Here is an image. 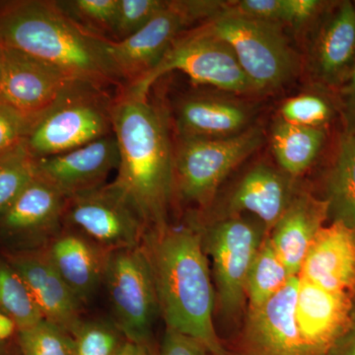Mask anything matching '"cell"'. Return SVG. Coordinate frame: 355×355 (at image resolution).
I'll return each mask as SVG.
<instances>
[{"label":"cell","instance_id":"6da1fadb","mask_svg":"<svg viewBox=\"0 0 355 355\" xmlns=\"http://www.w3.org/2000/svg\"><path fill=\"white\" fill-rule=\"evenodd\" d=\"M120 161L112 183L139 212L147 231L167 226L173 198L174 146L162 112L132 86L118 90L112 107Z\"/></svg>","mask_w":355,"mask_h":355},{"label":"cell","instance_id":"7a4b0ae2","mask_svg":"<svg viewBox=\"0 0 355 355\" xmlns=\"http://www.w3.org/2000/svg\"><path fill=\"white\" fill-rule=\"evenodd\" d=\"M141 247L153 270L166 329L198 340L210 355H227L214 327L216 292L202 233L167 225L147 231Z\"/></svg>","mask_w":355,"mask_h":355},{"label":"cell","instance_id":"3957f363","mask_svg":"<svg viewBox=\"0 0 355 355\" xmlns=\"http://www.w3.org/2000/svg\"><path fill=\"white\" fill-rule=\"evenodd\" d=\"M111 40L83 29L53 0H0V46L55 65L72 78L125 87L109 53Z\"/></svg>","mask_w":355,"mask_h":355},{"label":"cell","instance_id":"277c9868","mask_svg":"<svg viewBox=\"0 0 355 355\" xmlns=\"http://www.w3.org/2000/svg\"><path fill=\"white\" fill-rule=\"evenodd\" d=\"M108 89L74 81L32 128L26 147L35 159L67 153L113 133Z\"/></svg>","mask_w":355,"mask_h":355},{"label":"cell","instance_id":"5b68a950","mask_svg":"<svg viewBox=\"0 0 355 355\" xmlns=\"http://www.w3.org/2000/svg\"><path fill=\"white\" fill-rule=\"evenodd\" d=\"M263 142L259 128L227 137L178 135L173 161V195L188 203L203 205L211 200L219 184Z\"/></svg>","mask_w":355,"mask_h":355},{"label":"cell","instance_id":"8992f818","mask_svg":"<svg viewBox=\"0 0 355 355\" xmlns=\"http://www.w3.org/2000/svg\"><path fill=\"white\" fill-rule=\"evenodd\" d=\"M202 27L231 46L254 91L279 87L295 72L296 60L280 25L227 7Z\"/></svg>","mask_w":355,"mask_h":355},{"label":"cell","instance_id":"52a82bcc","mask_svg":"<svg viewBox=\"0 0 355 355\" xmlns=\"http://www.w3.org/2000/svg\"><path fill=\"white\" fill-rule=\"evenodd\" d=\"M220 1H167L164 8L141 30L123 41H110L109 53L123 85L148 76L189 25L209 21L225 10Z\"/></svg>","mask_w":355,"mask_h":355},{"label":"cell","instance_id":"ba28073f","mask_svg":"<svg viewBox=\"0 0 355 355\" xmlns=\"http://www.w3.org/2000/svg\"><path fill=\"white\" fill-rule=\"evenodd\" d=\"M103 284L111 303L113 322L127 340L150 343L160 309L153 270L142 247L111 252Z\"/></svg>","mask_w":355,"mask_h":355},{"label":"cell","instance_id":"9c48e42d","mask_svg":"<svg viewBox=\"0 0 355 355\" xmlns=\"http://www.w3.org/2000/svg\"><path fill=\"white\" fill-rule=\"evenodd\" d=\"M173 70L183 72L193 83L229 92L254 91L231 46L202 26L184 31L172 44L157 67L139 83L130 86L148 94L154 83Z\"/></svg>","mask_w":355,"mask_h":355},{"label":"cell","instance_id":"30bf717a","mask_svg":"<svg viewBox=\"0 0 355 355\" xmlns=\"http://www.w3.org/2000/svg\"><path fill=\"white\" fill-rule=\"evenodd\" d=\"M64 227L108 252L141 246L146 223L113 183L65 198Z\"/></svg>","mask_w":355,"mask_h":355},{"label":"cell","instance_id":"8fae6325","mask_svg":"<svg viewBox=\"0 0 355 355\" xmlns=\"http://www.w3.org/2000/svg\"><path fill=\"white\" fill-rule=\"evenodd\" d=\"M263 240V228L239 217L216 222L207 230L205 241L214 265L217 295L227 316L242 309L248 273Z\"/></svg>","mask_w":355,"mask_h":355},{"label":"cell","instance_id":"7c38bea8","mask_svg":"<svg viewBox=\"0 0 355 355\" xmlns=\"http://www.w3.org/2000/svg\"><path fill=\"white\" fill-rule=\"evenodd\" d=\"M3 50L4 74L0 102L35 123L60 100L74 81H79L55 65L22 51Z\"/></svg>","mask_w":355,"mask_h":355},{"label":"cell","instance_id":"4fadbf2b","mask_svg":"<svg viewBox=\"0 0 355 355\" xmlns=\"http://www.w3.org/2000/svg\"><path fill=\"white\" fill-rule=\"evenodd\" d=\"M64 207L65 197L36 174L0 216V238L11 251L42 249L64 228Z\"/></svg>","mask_w":355,"mask_h":355},{"label":"cell","instance_id":"5bb4252c","mask_svg":"<svg viewBox=\"0 0 355 355\" xmlns=\"http://www.w3.org/2000/svg\"><path fill=\"white\" fill-rule=\"evenodd\" d=\"M298 284L299 277H292L270 300L249 309L243 355H314L296 321Z\"/></svg>","mask_w":355,"mask_h":355},{"label":"cell","instance_id":"9a60e30c","mask_svg":"<svg viewBox=\"0 0 355 355\" xmlns=\"http://www.w3.org/2000/svg\"><path fill=\"white\" fill-rule=\"evenodd\" d=\"M6 260L25 282L44 320L72 333L83 322V304L57 272L44 248L9 251Z\"/></svg>","mask_w":355,"mask_h":355},{"label":"cell","instance_id":"2e32d148","mask_svg":"<svg viewBox=\"0 0 355 355\" xmlns=\"http://www.w3.org/2000/svg\"><path fill=\"white\" fill-rule=\"evenodd\" d=\"M36 174L65 198L106 184L118 169L120 153L114 133L67 153L35 159Z\"/></svg>","mask_w":355,"mask_h":355},{"label":"cell","instance_id":"e0dca14e","mask_svg":"<svg viewBox=\"0 0 355 355\" xmlns=\"http://www.w3.org/2000/svg\"><path fill=\"white\" fill-rule=\"evenodd\" d=\"M354 296L322 288L299 277L296 321L303 340L314 355H327L350 324Z\"/></svg>","mask_w":355,"mask_h":355},{"label":"cell","instance_id":"ac0fdd59","mask_svg":"<svg viewBox=\"0 0 355 355\" xmlns=\"http://www.w3.org/2000/svg\"><path fill=\"white\" fill-rule=\"evenodd\" d=\"M299 277L333 292L355 294V231L340 222L324 226L306 254Z\"/></svg>","mask_w":355,"mask_h":355},{"label":"cell","instance_id":"d6986e66","mask_svg":"<svg viewBox=\"0 0 355 355\" xmlns=\"http://www.w3.org/2000/svg\"><path fill=\"white\" fill-rule=\"evenodd\" d=\"M44 250L70 291L86 305L104 284L111 252L67 227L62 228Z\"/></svg>","mask_w":355,"mask_h":355},{"label":"cell","instance_id":"ffe728a7","mask_svg":"<svg viewBox=\"0 0 355 355\" xmlns=\"http://www.w3.org/2000/svg\"><path fill=\"white\" fill-rule=\"evenodd\" d=\"M329 218L328 202L309 193L294 196L270 236L292 277H298L311 245Z\"/></svg>","mask_w":355,"mask_h":355},{"label":"cell","instance_id":"44dd1931","mask_svg":"<svg viewBox=\"0 0 355 355\" xmlns=\"http://www.w3.org/2000/svg\"><path fill=\"white\" fill-rule=\"evenodd\" d=\"M355 60V6L340 2L320 30L313 65L316 76L328 85L343 84Z\"/></svg>","mask_w":355,"mask_h":355},{"label":"cell","instance_id":"7402d4cb","mask_svg":"<svg viewBox=\"0 0 355 355\" xmlns=\"http://www.w3.org/2000/svg\"><path fill=\"white\" fill-rule=\"evenodd\" d=\"M294 196L288 175L261 164L252 168L236 187L230 209L253 214L266 228H272Z\"/></svg>","mask_w":355,"mask_h":355},{"label":"cell","instance_id":"603a6c76","mask_svg":"<svg viewBox=\"0 0 355 355\" xmlns=\"http://www.w3.org/2000/svg\"><path fill=\"white\" fill-rule=\"evenodd\" d=\"M251 114L238 103L207 96H190L177 110L178 135L198 137H227L248 128Z\"/></svg>","mask_w":355,"mask_h":355},{"label":"cell","instance_id":"cb8c5ba5","mask_svg":"<svg viewBox=\"0 0 355 355\" xmlns=\"http://www.w3.org/2000/svg\"><path fill=\"white\" fill-rule=\"evenodd\" d=\"M323 128L304 127L279 120L272 132V148L282 171L294 177L304 173L323 148Z\"/></svg>","mask_w":355,"mask_h":355},{"label":"cell","instance_id":"d4e9b609","mask_svg":"<svg viewBox=\"0 0 355 355\" xmlns=\"http://www.w3.org/2000/svg\"><path fill=\"white\" fill-rule=\"evenodd\" d=\"M329 218L355 231V132H345L327 180Z\"/></svg>","mask_w":355,"mask_h":355},{"label":"cell","instance_id":"484cf974","mask_svg":"<svg viewBox=\"0 0 355 355\" xmlns=\"http://www.w3.org/2000/svg\"><path fill=\"white\" fill-rule=\"evenodd\" d=\"M291 277L270 238H265L248 273L245 291L249 309L270 300L286 286Z\"/></svg>","mask_w":355,"mask_h":355},{"label":"cell","instance_id":"4316f807","mask_svg":"<svg viewBox=\"0 0 355 355\" xmlns=\"http://www.w3.org/2000/svg\"><path fill=\"white\" fill-rule=\"evenodd\" d=\"M324 6L318 0H242L231 9L243 15L282 26L304 25Z\"/></svg>","mask_w":355,"mask_h":355},{"label":"cell","instance_id":"83f0119b","mask_svg":"<svg viewBox=\"0 0 355 355\" xmlns=\"http://www.w3.org/2000/svg\"><path fill=\"white\" fill-rule=\"evenodd\" d=\"M0 311L12 318L18 331L44 320L25 282L6 259L0 260Z\"/></svg>","mask_w":355,"mask_h":355},{"label":"cell","instance_id":"f1b7e54d","mask_svg":"<svg viewBox=\"0 0 355 355\" xmlns=\"http://www.w3.org/2000/svg\"><path fill=\"white\" fill-rule=\"evenodd\" d=\"M36 177V160L26 144L0 155V216Z\"/></svg>","mask_w":355,"mask_h":355},{"label":"cell","instance_id":"f546056e","mask_svg":"<svg viewBox=\"0 0 355 355\" xmlns=\"http://www.w3.org/2000/svg\"><path fill=\"white\" fill-rule=\"evenodd\" d=\"M72 355H116L127 338L114 322L85 320L70 334Z\"/></svg>","mask_w":355,"mask_h":355},{"label":"cell","instance_id":"4dcf8cb0","mask_svg":"<svg viewBox=\"0 0 355 355\" xmlns=\"http://www.w3.org/2000/svg\"><path fill=\"white\" fill-rule=\"evenodd\" d=\"M62 12L83 29L112 40L120 0H58Z\"/></svg>","mask_w":355,"mask_h":355},{"label":"cell","instance_id":"1f68e13d","mask_svg":"<svg viewBox=\"0 0 355 355\" xmlns=\"http://www.w3.org/2000/svg\"><path fill=\"white\" fill-rule=\"evenodd\" d=\"M21 355H72L69 334L46 320L17 331Z\"/></svg>","mask_w":355,"mask_h":355},{"label":"cell","instance_id":"d6a6232c","mask_svg":"<svg viewBox=\"0 0 355 355\" xmlns=\"http://www.w3.org/2000/svg\"><path fill=\"white\" fill-rule=\"evenodd\" d=\"M282 119L304 127L323 128L335 116L326 98L316 94H302L289 98L280 108Z\"/></svg>","mask_w":355,"mask_h":355},{"label":"cell","instance_id":"836d02e7","mask_svg":"<svg viewBox=\"0 0 355 355\" xmlns=\"http://www.w3.org/2000/svg\"><path fill=\"white\" fill-rule=\"evenodd\" d=\"M163 0H120L112 41H123L141 30L163 8Z\"/></svg>","mask_w":355,"mask_h":355},{"label":"cell","instance_id":"e575fe53","mask_svg":"<svg viewBox=\"0 0 355 355\" xmlns=\"http://www.w3.org/2000/svg\"><path fill=\"white\" fill-rule=\"evenodd\" d=\"M35 123L0 102V155L25 144Z\"/></svg>","mask_w":355,"mask_h":355},{"label":"cell","instance_id":"d590c367","mask_svg":"<svg viewBox=\"0 0 355 355\" xmlns=\"http://www.w3.org/2000/svg\"><path fill=\"white\" fill-rule=\"evenodd\" d=\"M160 355H210L207 349L190 336L166 329Z\"/></svg>","mask_w":355,"mask_h":355},{"label":"cell","instance_id":"8d00e7d4","mask_svg":"<svg viewBox=\"0 0 355 355\" xmlns=\"http://www.w3.org/2000/svg\"><path fill=\"white\" fill-rule=\"evenodd\" d=\"M342 101L347 132H355V60L343 84Z\"/></svg>","mask_w":355,"mask_h":355},{"label":"cell","instance_id":"74e56055","mask_svg":"<svg viewBox=\"0 0 355 355\" xmlns=\"http://www.w3.org/2000/svg\"><path fill=\"white\" fill-rule=\"evenodd\" d=\"M327 355H355V328L350 326L336 338Z\"/></svg>","mask_w":355,"mask_h":355},{"label":"cell","instance_id":"f35d334b","mask_svg":"<svg viewBox=\"0 0 355 355\" xmlns=\"http://www.w3.org/2000/svg\"><path fill=\"white\" fill-rule=\"evenodd\" d=\"M116 355H155L151 343L132 342L127 340Z\"/></svg>","mask_w":355,"mask_h":355},{"label":"cell","instance_id":"ab89813d","mask_svg":"<svg viewBox=\"0 0 355 355\" xmlns=\"http://www.w3.org/2000/svg\"><path fill=\"white\" fill-rule=\"evenodd\" d=\"M16 331H18V328L15 321L0 311V342L10 340Z\"/></svg>","mask_w":355,"mask_h":355},{"label":"cell","instance_id":"60d3db41","mask_svg":"<svg viewBox=\"0 0 355 355\" xmlns=\"http://www.w3.org/2000/svg\"><path fill=\"white\" fill-rule=\"evenodd\" d=\"M0 355H21L17 340H16V343L10 342V340L0 342Z\"/></svg>","mask_w":355,"mask_h":355},{"label":"cell","instance_id":"b9f144b4","mask_svg":"<svg viewBox=\"0 0 355 355\" xmlns=\"http://www.w3.org/2000/svg\"><path fill=\"white\" fill-rule=\"evenodd\" d=\"M4 74V50L0 46V88H1L2 80Z\"/></svg>","mask_w":355,"mask_h":355},{"label":"cell","instance_id":"7bdbcfd3","mask_svg":"<svg viewBox=\"0 0 355 355\" xmlns=\"http://www.w3.org/2000/svg\"><path fill=\"white\" fill-rule=\"evenodd\" d=\"M350 324L355 328V294L352 297V310H350Z\"/></svg>","mask_w":355,"mask_h":355},{"label":"cell","instance_id":"ee69618b","mask_svg":"<svg viewBox=\"0 0 355 355\" xmlns=\"http://www.w3.org/2000/svg\"><path fill=\"white\" fill-rule=\"evenodd\" d=\"M354 6H355V1H354Z\"/></svg>","mask_w":355,"mask_h":355},{"label":"cell","instance_id":"f6af8a7d","mask_svg":"<svg viewBox=\"0 0 355 355\" xmlns=\"http://www.w3.org/2000/svg\"><path fill=\"white\" fill-rule=\"evenodd\" d=\"M228 355V354H227Z\"/></svg>","mask_w":355,"mask_h":355}]
</instances>
